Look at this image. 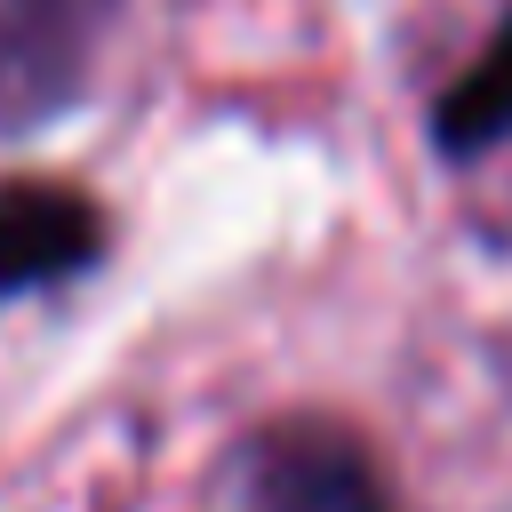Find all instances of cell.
<instances>
[{
    "label": "cell",
    "mask_w": 512,
    "mask_h": 512,
    "mask_svg": "<svg viewBox=\"0 0 512 512\" xmlns=\"http://www.w3.org/2000/svg\"><path fill=\"white\" fill-rule=\"evenodd\" d=\"M232 488H240V512H392V488H384L368 440L328 416L264 424L240 448Z\"/></svg>",
    "instance_id": "6da1fadb"
},
{
    "label": "cell",
    "mask_w": 512,
    "mask_h": 512,
    "mask_svg": "<svg viewBox=\"0 0 512 512\" xmlns=\"http://www.w3.org/2000/svg\"><path fill=\"white\" fill-rule=\"evenodd\" d=\"M104 248V216L64 184H0V296L56 288L88 272Z\"/></svg>",
    "instance_id": "7a4b0ae2"
},
{
    "label": "cell",
    "mask_w": 512,
    "mask_h": 512,
    "mask_svg": "<svg viewBox=\"0 0 512 512\" xmlns=\"http://www.w3.org/2000/svg\"><path fill=\"white\" fill-rule=\"evenodd\" d=\"M512 136V16L496 24V40L472 56V72L432 104V144L448 160H480L488 144Z\"/></svg>",
    "instance_id": "3957f363"
}]
</instances>
